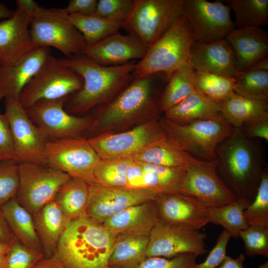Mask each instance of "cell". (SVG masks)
Returning a JSON list of instances; mask_svg holds the SVG:
<instances>
[{"label": "cell", "instance_id": "cell-22", "mask_svg": "<svg viewBox=\"0 0 268 268\" xmlns=\"http://www.w3.org/2000/svg\"><path fill=\"white\" fill-rule=\"evenodd\" d=\"M51 56L50 48L39 47L17 61L0 65V92L18 99L23 89Z\"/></svg>", "mask_w": 268, "mask_h": 268}, {"label": "cell", "instance_id": "cell-34", "mask_svg": "<svg viewBox=\"0 0 268 268\" xmlns=\"http://www.w3.org/2000/svg\"><path fill=\"white\" fill-rule=\"evenodd\" d=\"M67 19L81 33L87 46L93 45L122 28V22L93 15L72 14Z\"/></svg>", "mask_w": 268, "mask_h": 268}, {"label": "cell", "instance_id": "cell-48", "mask_svg": "<svg viewBox=\"0 0 268 268\" xmlns=\"http://www.w3.org/2000/svg\"><path fill=\"white\" fill-rule=\"evenodd\" d=\"M11 160L16 161L11 133L5 115L0 113V161Z\"/></svg>", "mask_w": 268, "mask_h": 268}, {"label": "cell", "instance_id": "cell-36", "mask_svg": "<svg viewBox=\"0 0 268 268\" xmlns=\"http://www.w3.org/2000/svg\"><path fill=\"white\" fill-rule=\"evenodd\" d=\"M193 81L196 90L218 104L235 93L234 77L193 69Z\"/></svg>", "mask_w": 268, "mask_h": 268}, {"label": "cell", "instance_id": "cell-55", "mask_svg": "<svg viewBox=\"0 0 268 268\" xmlns=\"http://www.w3.org/2000/svg\"><path fill=\"white\" fill-rule=\"evenodd\" d=\"M16 6L20 7L28 12L31 15L39 4L33 0H17Z\"/></svg>", "mask_w": 268, "mask_h": 268}, {"label": "cell", "instance_id": "cell-15", "mask_svg": "<svg viewBox=\"0 0 268 268\" xmlns=\"http://www.w3.org/2000/svg\"><path fill=\"white\" fill-rule=\"evenodd\" d=\"M67 98L40 101L25 109L29 118L49 140L80 137L93 126L91 118L77 116L66 110Z\"/></svg>", "mask_w": 268, "mask_h": 268}, {"label": "cell", "instance_id": "cell-5", "mask_svg": "<svg viewBox=\"0 0 268 268\" xmlns=\"http://www.w3.org/2000/svg\"><path fill=\"white\" fill-rule=\"evenodd\" d=\"M194 42L192 29L183 15L148 48L144 57L135 63L134 76L144 77L161 73L169 79L174 71L189 63Z\"/></svg>", "mask_w": 268, "mask_h": 268}, {"label": "cell", "instance_id": "cell-58", "mask_svg": "<svg viewBox=\"0 0 268 268\" xmlns=\"http://www.w3.org/2000/svg\"><path fill=\"white\" fill-rule=\"evenodd\" d=\"M249 69L268 71V57H267L257 63L248 70Z\"/></svg>", "mask_w": 268, "mask_h": 268}, {"label": "cell", "instance_id": "cell-38", "mask_svg": "<svg viewBox=\"0 0 268 268\" xmlns=\"http://www.w3.org/2000/svg\"><path fill=\"white\" fill-rule=\"evenodd\" d=\"M246 207L242 201L237 200L224 206L207 208L209 221L220 225L231 237L237 238L240 232L249 226L244 215Z\"/></svg>", "mask_w": 268, "mask_h": 268}, {"label": "cell", "instance_id": "cell-10", "mask_svg": "<svg viewBox=\"0 0 268 268\" xmlns=\"http://www.w3.org/2000/svg\"><path fill=\"white\" fill-rule=\"evenodd\" d=\"M101 158L82 137L48 140L44 151V164L63 172L70 177L95 183L94 171Z\"/></svg>", "mask_w": 268, "mask_h": 268}, {"label": "cell", "instance_id": "cell-43", "mask_svg": "<svg viewBox=\"0 0 268 268\" xmlns=\"http://www.w3.org/2000/svg\"><path fill=\"white\" fill-rule=\"evenodd\" d=\"M239 237L244 241L247 256L268 258V227L249 225L240 232Z\"/></svg>", "mask_w": 268, "mask_h": 268}, {"label": "cell", "instance_id": "cell-8", "mask_svg": "<svg viewBox=\"0 0 268 268\" xmlns=\"http://www.w3.org/2000/svg\"><path fill=\"white\" fill-rule=\"evenodd\" d=\"M83 84L79 74L61 59L51 56L23 89L19 100L27 109L40 101L68 97L80 90Z\"/></svg>", "mask_w": 268, "mask_h": 268}, {"label": "cell", "instance_id": "cell-21", "mask_svg": "<svg viewBox=\"0 0 268 268\" xmlns=\"http://www.w3.org/2000/svg\"><path fill=\"white\" fill-rule=\"evenodd\" d=\"M155 201L163 222L198 230L210 222L207 208L193 197L173 194Z\"/></svg>", "mask_w": 268, "mask_h": 268}, {"label": "cell", "instance_id": "cell-18", "mask_svg": "<svg viewBox=\"0 0 268 268\" xmlns=\"http://www.w3.org/2000/svg\"><path fill=\"white\" fill-rule=\"evenodd\" d=\"M158 196L146 189L110 188L89 184L85 216L103 224L109 218L133 205L154 200Z\"/></svg>", "mask_w": 268, "mask_h": 268}, {"label": "cell", "instance_id": "cell-29", "mask_svg": "<svg viewBox=\"0 0 268 268\" xmlns=\"http://www.w3.org/2000/svg\"><path fill=\"white\" fill-rule=\"evenodd\" d=\"M0 209L16 240L28 248L43 253L33 215L19 203L15 197Z\"/></svg>", "mask_w": 268, "mask_h": 268}, {"label": "cell", "instance_id": "cell-42", "mask_svg": "<svg viewBox=\"0 0 268 268\" xmlns=\"http://www.w3.org/2000/svg\"><path fill=\"white\" fill-rule=\"evenodd\" d=\"M18 164L12 160L0 161V208L16 196L19 181Z\"/></svg>", "mask_w": 268, "mask_h": 268}, {"label": "cell", "instance_id": "cell-25", "mask_svg": "<svg viewBox=\"0 0 268 268\" xmlns=\"http://www.w3.org/2000/svg\"><path fill=\"white\" fill-rule=\"evenodd\" d=\"M157 204L148 201L133 205L108 219L103 224L116 235L149 236L159 221Z\"/></svg>", "mask_w": 268, "mask_h": 268}, {"label": "cell", "instance_id": "cell-49", "mask_svg": "<svg viewBox=\"0 0 268 268\" xmlns=\"http://www.w3.org/2000/svg\"><path fill=\"white\" fill-rule=\"evenodd\" d=\"M144 175V172L142 163L131 159L126 173V188L145 189Z\"/></svg>", "mask_w": 268, "mask_h": 268}, {"label": "cell", "instance_id": "cell-59", "mask_svg": "<svg viewBox=\"0 0 268 268\" xmlns=\"http://www.w3.org/2000/svg\"><path fill=\"white\" fill-rule=\"evenodd\" d=\"M268 262L263 264L261 266H259V268H268Z\"/></svg>", "mask_w": 268, "mask_h": 268}, {"label": "cell", "instance_id": "cell-53", "mask_svg": "<svg viewBox=\"0 0 268 268\" xmlns=\"http://www.w3.org/2000/svg\"><path fill=\"white\" fill-rule=\"evenodd\" d=\"M245 260V256L243 254L235 259L226 255L221 264L217 268H244L243 264Z\"/></svg>", "mask_w": 268, "mask_h": 268}, {"label": "cell", "instance_id": "cell-35", "mask_svg": "<svg viewBox=\"0 0 268 268\" xmlns=\"http://www.w3.org/2000/svg\"><path fill=\"white\" fill-rule=\"evenodd\" d=\"M193 73V69L188 63L171 74L159 102L160 110L165 112L196 90Z\"/></svg>", "mask_w": 268, "mask_h": 268}, {"label": "cell", "instance_id": "cell-50", "mask_svg": "<svg viewBox=\"0 0 268 268\" xmlns=\"http://www.w3.org/2000/svg\"><path fill=\"white\" fill-rule=\"evenodd\" d=\"M241 129L245 135L249 138H260L268 141V119L245 123Z\"/></svg>", "mask_w": 268, "mask_h": 268}, {"label": "cell", "instance_id": "cell-40", "mask_svg": "<svg viewBox=\"0 0 268 268\" xmlns=\"http://www.w3.org/2000/svg\"><path fill=\"white\" fill-rule=\"evenodd\" d=\"M131 161L129 158L101 159L94 171L95 183L110 187H127L126 173Z\"/></svg>", "mask_w": 268, "mask_h": 268}, {"label": "cell", "instance_id": "cell-14", "mask_svg": "<svg viewBox=\"0 0 268 268\" xmlns=\"http://www.w3.org/2000/svg\"><path fill=\"white\" fill-rule=\"evenodd\" d=\"M4 104V115L9 125L16 162L44 164L48 138L29 118L18 99L5 97Z\"/></svg>", "mask_w": 268, "mask_h": 268}, {"label": "cell", "instance_id": "cell-28", "mask_svg": "<svg viewBox=\"0 0 268 268\" xmlns=\"http://www.w3.org/2000/svg\"><path fill=\"white\" fill-rule=\"evenodd\" d=\"M149 236L131 234L117 235L107 266L136 268L147 257Z\"/></svg>", "mask_w": 268, "mask_h": 268}, {"label": "cell", "instance_id": "cell-45", "mask_svg": "<svg viewBox=\"0 0 268 268\" xmlns=\"http://www.w3.org/2000/svg\"><path fill=\"white\" fill-rule=\"evenodd\" d=\"M134 3V0H99L94 14L122 23L130 15Z\"/></svg>", "mask_w": 268, "mask_h": 268}, {"label": "cell", "instance_id": "cell-32", "mask_svg": "<svg viewBox=\"0 0 268 268\" xmlns=\"http://www.w3.org/2000/svg\"><path fill=\"white\" fill-rule=\"evenodd\" d=\"M129 159L144 164L172 168H186L187 153L163 137L153 142Z\"/></svg>", "mask_w": 268, "mask_h": 268}, {"label": "cell", "instance_id": "cell-60", "mask_svg": "<svg viewBox=\"0 0 268 268\" xmlns=\"http://www.w3.org/2000/svg\"><path fill=\"white\" fill-rule=\"evenodd\" d=\"M4 97L3 94L0 92V99H2V98Z\"/></svg>", "mask_w": 268, "mask_h": 268}, {"label": "cell", "instance_id": "cell-57", "mask_svg": "<svg viewBox=\"0 0 268 268\" xmlns=\"http://www.w3.org/2000/svg\"><path fill=\"white\" fill-rule=\"evenodd\" d=\"M14 13V10L9 9L5 4L0 2V20L6 19L11 17Z\"/></svg>", "mask_w": 268, "mask_h": 268}, {"label": "cell", "instance_id": "cell-61", "mask_svg": "<svg viewBox=\"0 0 268 268\" xmlns=\"http://www.w3.org/2000/svg\"><path fill=\"white\" fill-rule=\"evenodd\" d=\"M102 268H111V267H108V266H105Z\"/></svg>", "mask_w": 268, "mask_h": 268}, {"label": "cell", "instance_id": "cell-17", "mask_svg": "<svg viewBox=\"0 0 268 268\" xmlns=\"http://www.w3.org/2000/svg\"><path fill=\"white\" fill-rule=\"evenodd\" d=\"M206 238V235L198 230L159 220L149 235L147 257L171 258L185 253L204 255L207 253Z\"/></svg>", "mask_w": 268, "mask_h": 268}, {"label": "cell", "instance_id": "cell-3", "mask_svg": "<svg viewBox=\"0 0 268 268\" xmlns=\"http://www.w3.org/2000/svg\"><path fill=\"white\" fill-rule=\"evenodd\" d=\"M116 237L103 224L84 216L71 221L53 257L67 268H102Z\"/></svg>", "mask_w": 268, "mask_h": 268}, {"label": "cell", "instance_id": "cell-1", "mask_svg": "<svg viewBox=\"0 0 268 268\" xmlns=\"http://www.w3.org/2000/svg\"><path fill=\"white\" fill-rule=\"evenodd\" d=\"M216 153L218 177L247 207L255 198L266 166L261 147L241 128H234L232 134L218 145Z\"/></svg>", "mask_w": 268, "mask_h": 268}, {"label": "cell", "instance_id": "cell-46", "mask_svg": "<svg viewBox=\"0 0 268 268\" xmlns=\"http://www.w3.org/2000/svg\"><path fill=\"white\" fill-rule=\"evenodd\" d=\"M198 256L193 253H185L171 258L147 257L136 268H195Z\"/></svg>", "mask_w": 268, "mask_h": 268}, {"label": "cell", "instance_id": "cell-9", "mask_svg": "<svg viewBox=\"0 0 268 268\" xmlns=\"http://www.w3.org/2000/svg\"><path fill=\"white\" fill-rule=\"evenodd\" d=\"M184 0H134L122 28L151 46L183 15Z\"/></svg>", "mask_w": 268, "mask_h": 268}, {"label": "cell", "instance_id": "cell-20", "mask_svg": "<svg viewBox=\"0 0 268 268\" xmlns=\"http://www.w3.org/2000/svg\"><path fill=\"white\" fill-rule=\"evenodd\" d=\"M148 48L135 34L114 33L88 46L84 56L103 66L124 65L133 60H141Z\"/></svg>", "mask_w": 268, "mask_h": 268}, {"label": "cell", "instance_id": "cell-16", "mask_svg": "<svg viewBox=\"0 0 268 268\" xmlns=\"http://www.w3.org/2000/svg\"><path fill=\"white\" fill-rule=\"evenodd\" d=\"M165 135L160 122L154 118L131 130L101 134L88 140L101 159L130 158Z\"/></svg>", "mask_w": 268, "mask_h": 268}, {"label": "cell", "instance_id": "cell-26", "mask_svg": "<svg viewBox=\"0 0 268 268\" xmlns=\"http://www.w3.org/2000/svg\"><path fill=\"white\" fill-rule=\"evenodd\" d=\"M33 217L45 258H51L71 221L54 200L46 204Z\"/></svg>", "mask_w": 268, "mask_h": 268}, {"label": "cell", "instance_id": "cell-52", "mask_svg": "<svg viewBox=\"0 0 268 268\" xmlns=\"http://www.w3.org/2000/svg\"><path fill=\"white\" fill-rule=\"evenodd\" d=\"M16 240L0 208V242H12Z\"/></svg>", "mask_w": 268, "mask_h": 268}, {"label": "cell", "instance_id": "cell-30", "mask_svg": "<svg viewBox=\"0 0 268 268\" xmlns=\"http://www.w3.org/2000/svg\"><path fill=\"white\" fill-rule=\"evenodd\" d=\"M221 114L234 128H241L245 123L268 119V104L233 94L219 104Z\"/></svg>", "mask_w": 268, "mask_h": 268}, {"label": "cell", "instance_id": "cell-24", "mask_svg": "<svg viewBox=\"0 0 268 268\" xmlns=\"http://www.w3.org/2000/svg\"><path fill=\"white\" fill-rule=\"evenodd\" d=\"M225 39L234 51L238 72L268 57V34L261 27L236 28Z\"/></svg>", "mask_w": 268, "mask_h": 268}, {"label": "cell", "instance_id": "cell-27", "mask_svg": "<svg viewBox=\"0 0 268 268\" xmlns=\"http://www.w3.org/2000/svg\"><path fill=\"white\" fill-rule=\"evenodd\" d=\"M167 119L179 124L217 118L221 115L219 104L195 90L181 102L164 112Z\"/></svg>", "mask_w": 268, "mask_h": 268}, {"label": "cell", "instance_id": "cell-51", "mask_svg": "<svg viewBox=\"0 0 268 268\" xmlns=\"http://www.w3.org/2000/svg\"><path fill=\"white\" fill-rule=\"evenodd\" d=\"M97 3V0H70L67 6L63 9L66 15H93L95 12Z\"/></svg>", "mask_w": 268, "mask_h": 268}, {"label": "cell", "instance_id": "cell-6", "mask_svg": "<svg viewBox=\"0 0 268 268\" xmlns=\"http://www.w3.org/2000/svg\"><path fill=\"white\" fill-rule=\"evenodd\" d=\"M164 78L163 73L144 77H134L131 82L108 103L93 121L91 129L110 128L143 115H153L159 108L155 90Z\"/></svg>", "mask_w": 268, "mask_h": 268}, {"label": "cell", "instance_id": "cell-31", "mask_svg": "<svg viewBox=\"0 0 268 268\" xmlns=\"http://www.w3.org/2000/svg\"><path fill=\"white\" fill-rule=\"evenodd\" d=\"M89 184L71 177L60 188L54 201L71 221L85 216L88 202Z\"/></svg>", "mask_w": 268, "mask_h": 268}, {"label": "cell", "instance_id": "cell-56", "mask_svg": "<svg viewBox=\"0 0 268 268\" xmlns=\"http://www.w3.org/2000/svg\"><path fill=\"white\" fill-rule=\"evenodd\" d=\"M12 242H0V268H3L4 267Z\"/></svg>", "mask_w": 268, "mask_h": 268}, {"label": "cell", "instance_id": "cell-11", "mask_svg": "<svg viewBox=\"0 0 268 268\" xmlns=\"http://www.w3.org/2000/svg\"><path fill=\"white\" fill-rule=\"evenodd\" d=\"M19 186L15 198L32 215L53 201L60 188L71 177L47 165L20 163Z\"/></svg>", "mask_w": 268, "mask_h": 268}, {"label": "cell", "instance_id": "cell-4", "mask_svg": "<svg viewBox=\"0 0 268 268\" xmlns=\"http://www.w3.org/2000/svg\"><path fill=\"white\" fill-rule=\"evenodd\" d=\"M159 122L167 138L178 149L206 161L216 158L217 146L234 130L222 115L185 124L177 123L164 117Z\"/></svg>", "mask_w": 268, "mask_h": 268}, {"label": "cell", "instance_id": "cell-37", "mask_svg": "<svg viewBox=\"0 0 268 268\" xmlns=\"http://www.w3.org/2000/svg\"><path fill=\"white\" fill-rule=\"evenodd\" d=\"M235 15L237 28L260 27L268 23V0H226Z\"/></svg>", "mask_w": 268, "mask_h": 268}, {"label": "cell", "instance_id": "cell-47", "mask_svg": "<svg viewBox=\"0 0 268 268\" xmlns=\"http://www.w3.org/2000/svg\"><path fill=\"white\" fill-rule=\"evenodd\" d=\"M231 238L230 234L225 230L220 233L215 245L205 260L201 264H197L195 268H217L226 256V248Z\"/></svg>", "mask_w": 268, "mask_h": 268}, {"label": "cell", "instance_id": "cell-33", "mask_svg": "<svg viewBox=\"0 0 268 268\" xmlns=\"http://www.w3.org/2000/svg\"><path fill=\"white\" fill-rule=\"evenodd\" d=\"M142 164L144 172L145 189L152 192L158 197L180 193L186 168H172L144 163Z\"/></svg>", "mask_w": 268, "mask_h": 268}, {"label": "cell", "instance_id": "cell-39", "mask_svg": "<svg viewBox=\"0 0 268 268\" xmlns=\"http://www.w3.org/2000/svg\"><path fill=\"white\" fill-rule=\"evenodd\" d=\"M235 93L249 99L268 103V71L247 70L235 76Z\"/></svg>", "mask_w": 268, "mask_h": 268}, {"label": "cell", "instance_id": "cell-44", "mask_svg": "<svg viewBox=\"0 0 268 268\" xmlns=\"http://www.w3.org/2000/svg\"><path fill=\"white\" fill-rule=\"evenodd\" d=\"M44 258L43 253L28 248L15 240L11 244L3 268H33Z\"/></svg>", "mask_w": 268, "mask_h": 268}, {"label": "cell", "instance_id": "cell-7", "mask_svg": "<svg viewBox=\"0 0 268 268\" xmlns=\"http://www.w3.org/2000/svg\"><path fill=\"white\" fill-rule=\"evenodd\" d=\"M66 16L63 8L38 5L32 14V38L38 47H54L67 58L84 55L88 46L84 37Z\"/></svg>", "mask_w": 268, "mask_h": 268}, {"label": "cell", "instance_id": "cell-19", "mask_svg": "<svg viewBox=\"0 0 268 268\" xmlns=\"http://www.w3.org/2000/svg\"><path fill=\"white\" fill-rule=\"evenodd\" d=\"M31 17L16 6L11 17L0 21V65L12 63L39 47L30 32Z\"/></svg>", "mask_w": 268, "mask_h": 268}, {"label": "cell", "instance_id": "cell-2", "mask_svg": "<svg viewBox=\"0 0 268 268\" xmlns=\"http://www.w3.org/2000/svg\"><path fill=\"white\" fill-rule=\"evenodd\" d=\"M82 77L83 84L79 91L67 98L65 108L69 113H84L94 107L109 103L134 78L135 63L131 62L117 66L100 65L84 55L61 59Z\"/></svg>", "mask_w": 268, "mask_h": 268}, {"label": "cell", "instance_id": "cell-41", "mask_svg": "<svg viewBox=\"0 0 268 268\" xmlns=\"http://www.w3.org/2000/svg\"><path fill=\"white\" fill-rule=\"evenodd\" d=\"M245 218L249 225L268 227V168L264 169L261 183L254 201L245 209Z\"/></svg>", "mask_w": 268, "mask_h": 268}, {"label": "cell", "instance_id": "cell-12", "mask_svg": "<svg viewBox=\"0 0 268 268\" xmlns=\"http://www.w3.org/2000/svg\"><path fill=\"white\" fill-rule=\"evenodd\" d=\"M187 159L180 194L196 198L207 208L224 206L238 200L218 177L216 158L203 161L187 153Z\"/></svg>", "mask_w": 268, "mask_h": 268}, {"label": "cell", "instance_id": "cell-54", "mask_svg": "<svg viewBox=\"0 0 268 268\" xmlns=\"http://www.w3.org/2000/svg\"><path fill=\"white\" fill-rule=\"evenodd\" d=\"M33 268H67L54 257L44 258L37 262Z\"/></svg>", "mask_w": 268, "mask_h": 268}, {"label": "cell", "instance_id": "cell-23", "mask_svg": "<svg viewBox=\"0 0 268 268\" xmlns=\"http://www.w3.org/2000/svg\"><path fill=\"white\" fill-rule=\"evenodd\" d=\"M189 64L195 70L229 77L238 73L234 51L226 39L211 43L194 42Z\"/></svg>", "mask_w": 268, "mask_h": 268}, {"label": "cell", "instance_id": "cell-13", "mask_svg": "<svg viewBox=\"0 0 268 268\" xmlns=\"http://www.w3.org/2000/svg\"><path fill=\"white\" fill-rule=\"evenodd\" d=\"M231 8L220 1L184 0L183 15L192 29L194 42L206 43L225 39L236 28Z\"/></svg>", "mask_w": 268, "mask_h": 268}]
</instances>
